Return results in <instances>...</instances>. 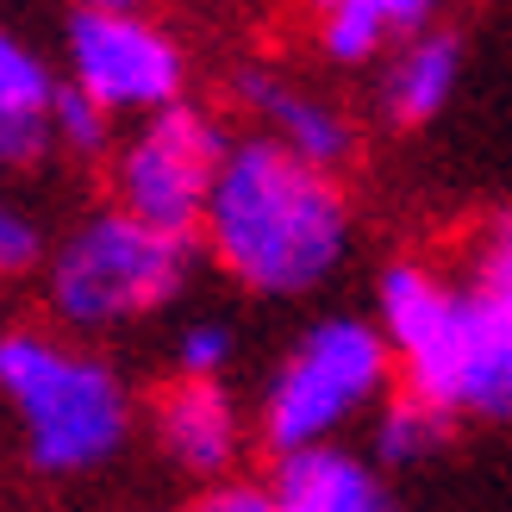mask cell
Instances as JSON below:
<instances>
[{
  "label": "cell",
  "instance_id": "12",
  "mask_svg": "<svg viewBox=\"0 0 512 512\" xmlns=\"http://www.w3.org/2000/svg\"><path fill=\"white\" fill-rule=\"evenodd\" d=\"M438 0H325L319 7V50L344 69H363L388 57L394 44L419 38Z\"/></svg>",
  "mask_w": 512,
  "mask_h": 512
},
{
  "label": "cell",
  "instance_id": "1",
  "mask_svg": "<svg viewBox=\"0 0 512 512\" xmlns=\"http://www.w3.org/2000/svg\"><path fill=\"white\" fill-rule=\"evenodd\" d=\"M394 363V388L438 406L450 425H494L512 413V225L488 219L463 250V269L419 256L381 269L375 319Z\"/></svg>",
  "mask_w": 512,
  "mask_h": 512
},
{
  "label": "cell",
  "instance_id": "18",
  "mask_svg": "<svg viewBox=\"0 0 512 512\" xmlns=\"http://www.w3.org/2000/svg\"><path fill=\"white\" fill-rule=\"evenodd\" d=\"M182 512H275V500H269V481L225 475V481H213V488H200Z\"/></svg>",
  "mask_w": 512,
  "mask_h": 512
},
{
  "label": "cell",
  "instance_id": "8",
  "mask_svg": "<svg viewBox=\"0 0 512 512\" xmlns=\"http://www.w3.org/2000/svg\"><path fill=\"white\" fill-rule=\"evenodd\" d=\"M150 438L169 456L182 475L194 481H225L244 456V406L225 381H188V375H169L157 394H150Z\"/></svg>",
  "mask_w": 512,
  "mask_h": 512
},
{
  "label": "cell",
  "instance_id": "2",
  "mask_svg": "<svg viewBox=\"0 0 512 512\" xmlns=\"http://www.w3.org/2000/svg\"><path fill=\"white\" fill-rule=\"evenodd\" d=\"M350 232L356 213L338 175L250 132L225 150L219 182L194 225V250H207L213 269H225L244 294L294 300L344 269Z\"/></svg>",
  "mask_w": 512,
  "mask_h": 512
},
{
  "label": "cell",
  "instance_id": "13",
  "mask_svg": "<svg viewBox=\"0 0 512 512\" xmlns=\"http://www.w3.org/2000/svg\"><path fill=\"white\" fill-rule=\"evenodd\" d=\"M363 425H369V456H363V463H369L375 475H388V469H419V463H431V456H444V444L456 438V425L438 413V406H425V400L400 394V388L381 400Z\"/></svg>",
  "mask_w": 512,
  "mask_h": 512
},
{
  "label": "cell",
  "instance_id": "21",
  "mask_svg": "<svg viewBox=\"0 0 512 512\" xmlns=\"http://www.w3.org/2000/svg\"><path fill=\"white\" fill-rule=\"evenodd\" d=\"M313 7H325V0H313Z\"/></svg>",
  "mask_w": 512,
  "mask_h": 512
},
{
  "label": "cell",
  "instance_id": "19",
  "mask_svg": "<svg viewBox=\"0 0 512 512\" xmlns=\"http://www.w3.org/2000/svg\"><path fill=\"white\" fill-rule=\"evenodd\" d=\"M38 157H50V144L38 132H19V125L0 119V175H13V169H32Z\"/></svg>",
  "mask_w": 512,
  "mask_h": 512
},
{
  "label": "cell",
  "instance_id": "4",
  "mask_svg": "<svg viewBox=\"0 0 512 512\" xmlns=\"http://www.w3.org/2000/svg\"><path fill=\"white\" fill-rule=\"evenodd\" d=\"M194 238H169L119 207H94L44 244V306L63 338H113L169 313L194 281Z\"/></svg>",
  "mask_w": 512,
  "mask_h": 512
},
{
  "label": "cell",
  "instance_id": "10",
  "mask_svg": "<svg viewBox=\"0 0 512 512\" xmlns=\"http://www.w3.org/2000/svg\"><path fill=\"white\" fill-rule=\"evenodd\" d=\"M269 500L275 512H400L388 494V475H375L363 463V450H350V444L281 456Z\"/></svg>",
  "mask_w": 512,
  "mask_h": 512
},
{
  "label": "cell",
  "instance_id": "20",
  "mask_svg": "<svg viewBox=\"0 0 512 512\" xmlns=\"http://www.w3.org/2000/svg\"><path fill=\"white\" fill-rule=\"evenodd\" d=\"M119 7H138V0H75V13H119Z\"/></svg>",
  "mask_w": 512,
  "mask_h": 512
},
{
  "label": "cell",
  "instance_id": "5",
  "mask_svg": "<svg viewBox=\"0 0 512 512\" xmlns=\"http://www.w3.org/2000/svg\"><path fill=\"white\" fill-rule=\"evenodd\" d=\"M388 394H394V363L381 331L356 313H325L275 363L263 406H256V431L275 456L325 450L344 444V431H356Z\"/></svg>",
  "mask_w": 512,
  "mask_h": 512
},
{
  "label": "cell",
  "instance_id": "14",
  "mask_svg": "<svg viewBox=\"0 0 512 512\" xmlns=\"http://www.w3.org/2000/svg\"><path fill=\"white\" fill-rule=\"evenodd\" d=\"M50 100H57V69H50L19 32H7V25H0V119L19 125V132H38V138H44ZM44 144H50V138H44Z\"/></svg>",
  "mask_w": 512,
  "mask_h": 512
},
{
  "label": "cell",
  "instance_id": "16",
  "mask_svg": "<svg viewBox=\"0 0 512 512\" xmlns=\"http://www.w3.org/2000/svg\"><path fill=\"white\" fill-rule=\"evenodd\" d=\"M175 375L188 381H225V369L238 363V325L219 319V313H200L175 331Z\"/></svg>",
  "mask_w": 512,
  "mask_h": 512
},
{
  "label": "cell",
  "instance_id": "6",
  "mask_svg": "<svg viewBox=\"0 0 512 512\" xmlns=\"http://www.w3.org/2000/svg\"><path fill=\"white\" fill-rule=\"evenodd\" d=\"M225 150H232V132L213 107H200L188 94L169 100V107L132 119V132L107 150V182H113L107 207L132 213L138 225H157L169 238H194Z\"/></svg>",
  "mask_w": 512,
  "mask_h": 512
},
{
  "label": "cell",
  "instance_id": "9",
  "mask_svg": "<svg viewBox=\"0 0 512 512\" xmlns=\"http://www.w3.org/2000/svg\"><path fill=\"white\" fill-rule=\"evenodd\" d=\"M238 100L256 113V125H263L256 138L281 144L300 163L338 175L356 157V119L338 107V100H325L319 88L294 82V75H281V69H244L238 75Z\"/></svg>",
  "mask_w": 512,
  "mask_h": 512
},
{
  "label": "cell",
  "instance_id": "7",
  "mask_svg": "<svg viewBox=\"0 0 512 512\" xmlns=\"http://www.w3.org/2000/svg\"><path fill=\"white\" fill-rule=\"evenodd\" d=\"M63 88L94 100L113 125L119 119H144L182 100L188 82V57L182 44L150 13L119 7V13H69L63 25Z\"/></svg>",
  "mask_w": 512,
  "mask_h": 512
},
{
  "label": "cell",
  "instance_id": "17",
  "mask_svg": "<svg viewBox=\"0 0 512 512\" xmlns=\"http://www.w3.org/2000/svg\"><path fill=\"white\" fill-rule=\"evenodd\" d=\"M38 263H44V232H38V219L0 194V281L32 275Z\"/></svg>",
  "mask_w": 512,
  "mask_h": 512
},
{
  "label": "cell",
  "instance_id": "3",
  "mask_svg": "<svg viewBox=\"0 0 512 512\" xmlns=\"http://www.w3.org/2000/svg\"><path fill=\"white\" fill-rule=\"evenodd\" d=\"M0 406L19 431L25 463L50 481L107 469L138 425V400L119 363L82 338H63L57 325L0 331Z\"/></svg>",
  "mask_w": 512,
  "mask_h": 512
},
{
  "label": "cell",
  "instance_id": "11",
  "mask_svg": "<svg viewBox=\"0 0 512 512\" xmlns=\"http://www.w3.org/2000/svg\"><path fill=\"white\" fill-rule=\"evenodd\" d=\"M456 82H463V38L425 25L419 38H406L381 57V82H375L381 119L400 125V132L431 125L456 100Z\"/></svg>",
  "mask_w": 512,
  "mask_h": 512
},
{
  "label": "cell",
  "instance_id": "15",
  "mask_svg": "<svg viewBox=\"0 0 512 512\" xmlns=\"http://www.w3.org/2000/svg\"><path fill=\"white\" fill-rule=\"evenodd\" d=\"M44 138H50V150H63V157H75V163H100V157L119 144L113 119L100 113L94 100H82L75 88H63V82H57V100H50Z\"/></svg>",
  "mask_w": 512,
  "mask_h": 512
}]
</instances>
